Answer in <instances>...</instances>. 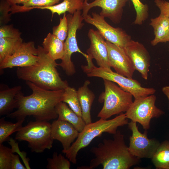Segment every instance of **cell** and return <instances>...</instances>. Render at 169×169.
<instances>
[{
	"instance_id": "1",
	"label": "cell",
	"mask_w": 169,
	"mask_h": 169,
	"mask_svg": "<svg viewBox=\"0 0 169 169\" xmlns=\"http://www.w3.org/2000/svg\"><path fill=\"white\" fill-rule=\"evenodd\" d=\"M26 84L32 90V94L24 96L22 91L16 96L17 110L7 115L17 120L32 116L35 120L49 121L58 117L56 107L62 101L64 89L47 90L28 81Z\"/></svg>"
},
{
	"instance_id": "2",
	"label": "cell",
	"mask_w": 169,
	"mask_h": 169,
	"mask_svg": "<svg viewBox=\"0 0 169 169\" xmlns=\"http://www.w3.org/2000/svg\"><path fill=\"white\" fill-rule=\"evenodd\" d=\"M90 151L95 157L89 166L79 169H92L101 165L103 169H129L140 161L131 153L124 135L119 131L114 134L113 139H104L97 146L91 147Z\"/></svg>"
},
{
	"instance_id": "3",
	"label": "cell",
	"mask_w": 169,
	"mask_h": 169,
	"mask_svg": "<svg viewBox=\"0 0 169 169\" xmlns=\"http://www.w3.org/2000/svg\"><path fill=\"white\" fill-rule=\"evenodd\" d=\"M38 63L34 65L18 67L16 75L19 79L30 82L38 86L47 90H57L65 89L69 86L66 80H63L56 69L58 66L44 50L38 46Z\"/></svg>"
},
{
	"instance_id": "4",
	"label": "cell",
	"mask_w": 169,
	"mask_h": 169,
	"mask_svg": "<svg viewBox=\"0 0 169 169\" xmlns=\"http://www.w3.org/2000/svg\"><path fill=\"white\" fill-rule=\"evenodd\" d=\"M128 123L125 113H121L110 120L100 119L95 122L86 125L69 148L64 153L70 162L76 164L78 152L88 146L95 138L101 136L104 133L114 135L119 127Z\"/></svg>"
},
{
	"instance_id": "5",
	"label": "cell",
	"mask_w": 169,
	"mask_h": 169,
	"mask_svg": "<svg viewBox=\"0 0 169 169\" xmlns=\"http://www.w3.org/2000/svg\"><path fill=\"white\" fill-rule=\"evenodd\" d=\"M103 80L105 90L99 98V100L100 102H104V105L97 117L107 119L114 115L126 112L133 102V96L114 82Z\"/></svg>"
},
{
	"instance_id": "6",
	"label": "cell",
	"mask_w": 169,
	"mask_h": 169,
	"mask_svg": "<svg viewBox=\"0 0 169 169\" xmlns=\"http://www.w3.org/2000/svg\"><path fill=\"white\" fill-rule=\"evenodd\" d=\"M82 68L89 77H100L117 83L123 90L130 93L134 99L154 94L156 91L153 88L142 87L137 80L114 72L111 69L97 67L92 61L88 62L86 65L82 66Z\"/></svg>"
},
{
	"instance_id": "7",
	"label": "cell",
	"mask_w": 169,
	"mask_h": 169,
	"mask_svg": "<svg viewBox=\"0 0 169 169\" xmlns=\"http://www.w3.org/2000/svg\"><path fill=\"white\" fill-rule=\"evenodd\" d=\"M50 123L47 121H30L17 132L15 139L27 142L32 152L41 153L52 147L53 141Z\"/></svg>"
},
{
	"instance_id": "8",
	"label": "cell",
	"mask_w": 169,
	"mask_h": 169,
	"mask_svg": "<svg viewBox=\"0 0 169 169\" xmlns=\"http://www.w3.org/2000/svg\"><path fill=\"white\" fill-rule=\"evenodd\" d=\"M68 23V35L64 41V53L61 62L58 64L64 70L66 75L71 76L76 72L75 66L71 59L72 54L78 52L86 58L88 55L83 53L79 48L76 39V33L78 29L82 28L84 25V17L81 11H77L73 14L66 15Z\"/></svg>"
},
{
	"instance_id": "9",
	"label": "cell",
	"mask_w": 169,
	"mask_h": 169,
	"mask_svg": "<svg viewBox=\"0 0 169 169\" xmlns=\"http://www.w3.org/2000/svg\"><path fill=\"white\" fill-rule=\"evenodd\" d=\"M156 100L154 94L134 99L125 113L127 118L138 123L145 130H147L151 119L158 118L165 113L156 106Z\"/></svg>"
},
{
	"instance_id": "10",
	"label": "cell",
	"mask_w": 169,
	"mask_h": 169,
	"mask_svg": "<svg viewBox=\"0 0 169 169\" xmlns=\"http://www.w3.org/2000/svg\"><path fill=\"white\" fill-rule=\"evenodd\" d=\"M136 123L131 121L128 124L132 131L129 138V151L132 155L139 159H151L160 143L155 138L149 139L146 130L143 133L141 132Z\"/></svg>"
},
{
	"instance_id": "11",
	"label": "cell",
	"mask_w": 169,
	"mask_h": 169,
	"mask_svg": "<svg viewBox=\"0 0 169 169\" xmlns=\"http://www.w3.org/2000/svg\"><path fill=\"white\" fill-rule=\"evenodd\" d=\"M84 18L85 22L95 26L106 41L119 47L124 48L131 40L122 28L113 27L100 14L92 12L91 15L88 14Z\"/></svg>"
},
{
	"instance_id": "12",
	"label": "cell",
	"mask_w": 169,
	"mask_h": 169,
	"mask_svg": "<svg viewBox=\"0 0 169 169\" xmlns=\"http://www.w3.org/2000/svg\"><path fill=\"white\" fill-rule=\"evenodd\" d=\"M39 60L34 42H23L14 53L0 63V69L31 66L37 64Z\"/></svg>"
},
{
	"instance_id": "13",
	"label": "cell",
	"mask_w": 169,
	"mask_h": 169,
	"mask_svg": "<svg viewBox=\"0 0 169 169\" xmlns=\"http://www.w3.org/2000/svg\"><path fill=\"white\" fill-rule=\"evenodd\" d=\"M108 59L111 67L117 73L132 78L135 70L133 64L124 48L105 41Z\"/></svg>"
},
{
	"instance_id": "14",
	"label": "cell",
	"mask_w": 169,
	"mask_h": 169,
	"mask_svg": "<svg viewBox=\"0 0 169 169\" xmlns=\"http://www.w3.org/2000/svg\"><path fill=\"white\" fill-rule=\"evenodd\" d=\"M129 0H94L90 3H84L82 15L88 14L90 10L95 7H100L101 11L100 14L107 18L115 24H118L121 20L123 8Z\"/></svg>"
},
{
	"instance_id": "15",
	"label": "cell",
	"mask_w": 169,
	"mask_h": 169,
	"mask_svg": "<svg viewBox=\"0 0 169 169\" xmlns=\"http://www.w3.org/2000/svg\"><path fill=\"white\" fill-rule=\"evenodd\" d=\"M124 49L131 59L135 70L138 71L145 80L148 79L150 66V57L142 44L131 40Z\"/></svg>"
},
{
	"instance_id": "16",
	"label": "cell",
	"mask_w": 169,
	"mask_h": 169,
	"mask_svg": "<svg viewBox=\"0 0 169 169\" xmlns=\"http://www.w3.org/2000/svg\"><path fill=\"white\" fill-rule=\"evenodd\" d=\"M88 37L90 41V47L87 50L88 56L94 59L100 67L110 69L105 39L97 30L91 28L89 31Z\"/></svg>"
},
{
	"instance_id": "17",
	"label": "cell",
	"mask_w": 169,
	"mask_h": 169,
	"mask_svg": "<svg viewBox=\"0 0 169 169\" xmlns=\"http://www.w3.org/2000/svg\"><path fill=\"white\" fill-rule=\"evenodd\" d=\"M51 134L54 140H57L61 143L64 153L70 147L79 132L71 123L59 120H54L51 124Z\"/></svg>"
},
{
	"instance_id": "18",
	"label": "cell",
	"mask_w": 169,
	"mask_h": 169,
	"mask_svg": "<svg viewBox=\"0 0 169 169\" xmlns=\"http://www.w3.org/2000/svg\"><path fill=\"white\" fill-rule=\"evenodd\" d=\"M90 84L89 80H86L77 90L81 109L82 118L86 125L92 122L90 110L95 98V94L88 87Z\"/></svg>"
},
{
	"instance_id": "19",
	"label": "cell",
	"mask_w": 169,
	"mask_h": 169,
	"mask_svg": "<svg viewBox=\"0 0 169 169\" xmlns=\"http://www.w3.org/2000/svg\"><path fill=\"white\" fill-rule=\"evenodd\" d=\"M153 28L155 35L151 42L153 46L160 43L169 41V18L160 13L158 17L151 18L150 23Z\"/></svg>"
},
{
	"instance_id": "20",
	"label": "cell",
	"mask_w": 169,
	"mask_h": 169,
	"mask_svg": "<svg viewBox=\"0 0 169 169\" xmlns=\"http://www.w3.org/2000/svg\"><path fill=\"white\" fill-rule=\"evenodd\" d=\"M22 87L16 86L0 91V116L8 115L17 107L16 95L21 91Z\"/></svg>"
},
{
	"instance_id": "21",
	"label": "cell",
	"mask_w": 169,
	"mask_h": 169,
	"mask_svg": "<svg viewBox=\"0 0 169 169\" xmlns=\"http://www.w3.org/2000/svg\"><path fill=\"white\" fill-rule=\"evenodd\" d=\"M56 111L58 115L57 119L69 122L79 132L83 130L86 125L82 117L77 115L67 104L63 101L57 105Z\"/></svg>"
},
{
	"instance_id": "22",
	"label": "cell",
	"mask_w": 169,
	"mask_h": 169,
	"mask_svg": "<svg viewBox=\"0 0 169 169\" xmlns=\"http://www.w3.org/2000/svg\"><path fill=\"white\" fill-rule=\"evenodd\" d=\"M42 47L54 60H62L64 53V42L62 41L52 33H48L44 38Z\"/></svg>"
},
{
	"instance_id": "23",
	"label": "cell",
	"mask_w": 169,
	"mask_h": 169,
	"mask_svg": "<svg viewBox=\"0 0 169 169\" xmlns=\"http://www.w3.org/2000/svg\"><path fill=\"white\" fill-rule=\"evenodd\" d=\"M85 0H63L60 3L53 6L41 7L38 9H46L52 13V18L55 13L60 16L68 12L73 14L77 11L83 10Z\"/></svg>"
},
{
	"instance_id": "24",
	"label": "cell",
	"mask_w": 169,
	"mask_h": 169,
	"mask_svg": "<svg viewBox=\"0 0 169 169\" xmlns=\"http://www.w3.org/2000/svg\"><path fill=\"white\" fill-rule=\"evenodd\" d=\"M156 169H169V141L160 143L151 158Z\"/></svg>"
},
{
	"instance_id": "25",
	"label": "cell",
	"mask_w": 169,
	"mask_h": 169,
	"mask_svg": "<svg viewBox=\"0 0 169 169\" xmlns=\"http://www.w3.org/2000/svg\"><path fill=\"white\" fill-rule=\"evenodd\" d=\"M23 42L22 38H0V63L6 57L13 54Z\"/></svg>"
},
{
	"instance_id": "26",
	"label": "cell",
	"mask_w": 169,
	"mask_h": 169,
	"mask_svg": "<svg viewBox=\"0 0 169 169\" xmlns=\"http://www.w3.org/2000/svg\"><path fill=\"white\" fill-rule=\"evenodd\" d=\"M63 0H29L22 6L15 5L11 6V13L29 11L41 7L53 6Z\"/></svg>"
},
{
	"instance_id": "27",
	"label": "cell",
	"mask_w": 169,
	"mask_h": 169,
	"mask_svg": "<svg viewBox=\"0 0 169 169\" xmlns=\"http://www.w3.org/2000/svg\"><path fill=\"white\" fill-rule=\"evenodd\" d=\"M25 119L17 120L15 123L6 121L4 117L0 119V145L4 141L8 140L9 136L12 133L17 132L23 127Z\"/></svg>"
},
{
	"instance_id": "28",
	"label": "cell",
	"mask_w": 169,
	"mask_h": 169,
	"mask_svg": "<svg viewBox=\"0 0 169 169\" xmlns=\"http://www.w3.org/2000/svg\"><path fill=\"white\" fill-rule=\"evenodd\" d=\"M62 101L67 104L74 112L82 117L81 109L77 91L74 88L69 86L64 89Z\"/></svg>"
},
{
	"instance_id": "29",
	"label": "cell",
	"mask_w": 169,
	"mask_h": 169,
	"mask_svg": "<svg viewBox=\"0 0 169 169\" xmlns=\"http://www.w3.org/2000/svg\"><path fill=\"white\" fill-rule=\"evenodd\" d=\"M48 164L46 168L48 169H69L70 161L61 154L54 152L52 158L47 159Z\"/></svg>"
},
{
	"instance_id": "30",
	"label": "cell",
	"mask_w": 169,
	"mask_h": 169,
	"mask_svg": "<svg viewBox=\"0 0 169 169\" xmlns=\"http://www.w3.org/2000/svg\"><path fill=\"white\" fill-rule=\"evenodd\" d=\"M132 2L136 12L134 22L135 24L141 25L147 18L149 8L147 4H144L140 0H130Z\"/></svg>"
},
{
	"instance_id": "31",
	"label": "cell",
	"mask_w": 169,
	"mask_h": 169,
	"mask_svg": "<svg viewBox=\"0 0 169 169\" xmlns=\"http://www.w3.org/2000/svg\"><path fill=\"white\" fill-rule=\"evenodd\" d=\"M66 13L64 14L62 18H60L59 24L54 26L52 34L62 41L64 42L68 33L69 27L68 19Z\"/></svg>"
},
{
	"instance_id": "32",
	"label": "cell",
	"mask_w": 169,
	"mask_h": 169,
	"mask_svg": "<svg viewBox=\"0 0 169 169\" xmlns=\"http://www.w3.org/2000/svg\"><path fill=\"white\" fill-rule=\"evenodd\" d=\"M13 153L11 148L0 145V169H11Z\"/></svg>"
},
{
	"instance_id": "33",
	"label": "cell",
	"mask_w": 169,
	"mask_h": 169,
	"mask_svg": "<svg viewBox=\"0 0 169 169\" xmlns=\"http://www.w3.org/2000/svg\"><path fill=\"white\" fill-rule=\"evenodd\" d=\"M21 32L13 25H4L0 27V38H15L21 37Z\"/></svg>"
},
{
	"instance_id": "34",
	"label": "cell",
	"mask_w": 169,
	"mask_h": 169,
	"mask_svg": "<svg viewBox=\"0 0 169 169\" xmlns=\"http://www.w3.org/2000/svg\"><path fill=\"white\" fill-rule=\"evenodd\" d=\"M11 6L6 0L0 1V25L7 24L11 20Z\"/></svg>"
},
{
	"instance_id": "35",
	"label": "cell",
	"mask_w": 169,
	"mask_h": 169,
	"mask_svg": "<svg viewBox=\"0 0 169 169\" xmlns=\"http://www.w3.org/2000/svg\"><path fill=\"white\" fill-rule=\"evenodd\" d=\"M154 2L159 9L160 13L169 18V2L164 0H155Z\"/></svg>"
},
{
	"instance_id": "36",
	"label": "cell",
	"mask_w": 169,
	"mask_h": 169,
	"mask_svg": "<svg viewBox=\"0 0 169 169\" xmlns=\"http://www.w3.org/2000/svg\"><path fill=\"white\" fill-rule=\"evenodd\" d=\"M21 163L19 155L15 154L13 153L12 154V160L11 169H26Z\"/></svg>"
},
{
	"instance_id": "37",
	"label": "cell",
	"mask_w": 169,
	"mask_h": 169,
	"mask_svg": "<svg viewBox=\"0 0 169 169\" xmlns=\"http://www.w3.org/2000/svg\"><path fill=\"white\" fill-rule=\"evenodd\" d=\"M11 6H12L17 4H23L29 0H6Z\"/></svg>"
},
{
	"instance_id": "38",
	"label": "cell",
	"mask_w": 169,
	"mask_h": 169,
	"mask_svg": "<svg viewBox=\"0 0 169 169\" xmlns=\"http://www.w3.org/2000/svg\"><path fill=\"white\" fill-rule=\"evenodd\" d=\"M162 91L168 99L169 101L168 109L169 110V85L166 86L162 87Z\"/></svg>"
},
{
	"instance_id": "39",
	"label": "cell",
	"mask_w": 169,
	"mask_h": 169,
	"mask_svg": "<svg viewBox=\"0 0 169 169\" xmlns=\"http://www.w3.org/2000/svg\"><path fill=\"white\" fill-rule=\"evenodd\" d=\"M89 0H85L84 3H88V1Z\"/></svg>"
},
{
	"instance_id": "40",
	"label": "cell",
	"mask_w": 169,
	"mask_h": 169,
	"mask_svg": "<svg viewBox=\"0 0 169 169\" xmlns=\"http://www.w3.org/2000/svg\"></svg>"
}]
</instances>
